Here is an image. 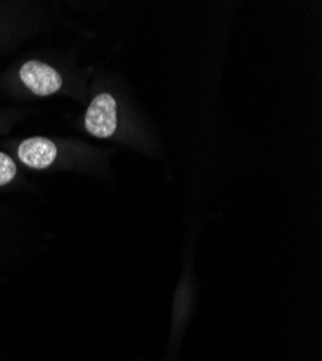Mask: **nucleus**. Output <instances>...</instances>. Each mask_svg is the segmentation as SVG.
Listing matches in <instances>:
<instances>
[{
  "label": "nucleus",
  "mask_w": 322,
  "mask_h": 361,
  "mask_svg": "<svg viewBox=\"0 0 322 361\" xmlns=\"http://www.w3.org/2000/svg\"><path fill=\"white\" fill-rule=\"evenodd\" d=\"M22 82L35 96L45 97L56 93L63 87V78L51 66L39 61H27L19 71Z\"/></svg>",
  "instance_id": "obj_2"
},
{
  "label": "nucleus",
  "mask_w": 322,
  "mask_h": 361,
  "mask_svg": "<svg viewBox=\"0 0 322 361\" xmlns=\"http://www.w3.org/2000/svg\"><path fill=\"white\" fill-rule=\"evenodd\" d=\"M85 129L92 136L107 139L117 129V104L111 94L101 93L93 99L85 113Z\"/></svg>",
  "instance_id": "obj_1"
},
{
  "label": "nucleus",
  "mask_w": 322,
  "mask_h": 361,
  "mask_svg": "<svg viewBox=\"0 0 322 361\" xmlns=\"http://www.w3.org/2000/svg\"><path fill=\"white\" fill-rule=\"evenodd\" d=\"M58 155L54 142L47 137H31L23 140L18 147L19 159L29 168L45 169L51 166Z\"/></svg>",
  "instance_id": "obj_3"
},
{
  "label": "nucleus",
  "mask_w": 322,
  "mask_h": 361,
  "mask_svg": "<svg viewBox=\"0 0 322 361\" xmlns=\"http://www.w3.org/2000/svg\"><path fill=\"white\" fill-rule=\"evenodd\" d=\"M16 176V165L6 154L0 152V187L9 184Z\"/></svg>",
  "instance_id": "obj_4"
}]
</instances>
